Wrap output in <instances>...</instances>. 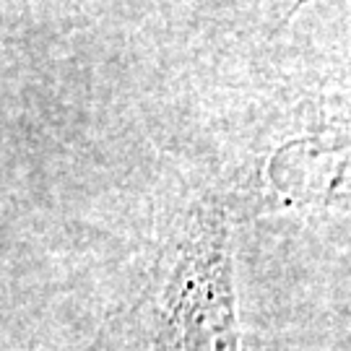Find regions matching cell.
<instances>
[{
    "label": "cell",
    "instance_id": "1",
    "mask_svg": "<svg viewBox=\"0 0 351 351\" xmlns=\"http://www.w3.org/2000/svg\"><path fill=\"white\" fill-rule=\"evenodd\" d=\"M97 351H242L232 219L216 190H177L156 229L146 284L104 328Z\"/></svg>",
    "mask_w": 351,
    "mask_h": 351
},
{
    "label": "cell",
    "instance_id": "2",
    "mask_svg": "<svg viewBox=\"0 0 351 351\" xmlns=\"http://www.w3.org/2000/svg\"><path fill=\"white\" fill-rule=\"evenodd\" d=\"M349 3H351V0H349Z\"/></svg>",
    "mask_w": 351,
    "mask_h": 351
}]
</instances>
